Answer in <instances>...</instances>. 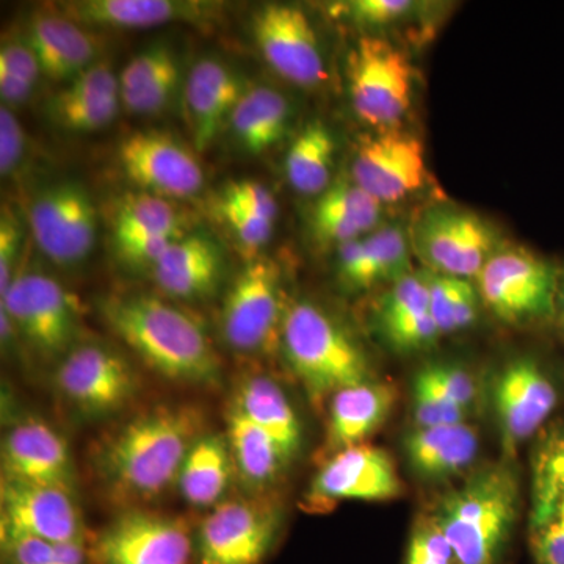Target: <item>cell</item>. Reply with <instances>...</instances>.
<instances>
[{"mask_svg":"<svg viewBox=\"0 0 564 564\" xmlns=\"http://www.w3.org/2000/svg\"><path fill=\"white\" fill-rule=\"evenodd\" d=\"M202 429L195 408L163 406L139 415L102 448L104 481L120 500L154 499L180 478Z\"/></svg>","mask_w":564,"mask_h":564,"instance_id":"1","label":"cell"},{"mask_svg":"<svg viewBox=\"0 0 564 564\" xmlns=\"http://www.w3.org/2000/svg\"><path fill=\"white\" fill-rule=\"evenodd\" d=\"M104 318L155 372L184 383L217 380L220 362L202 325L165 300L147 293L111 296Z\"/></svg>","mask_w":564,"mask_h":564,"instance_id":"2","label":"cell"},{"mask_svg":"<svg viewBox=\"0 0 564 564\" xmlns=\"http://www.w3.org/2000/svg\"><path fill=\"white\" fill-rule=\"evenodd\" d=\"M521 507L514 470L491 464L475 470L459 488L445 494L432 513L458 564H499Z\"/></svg>","mask_w":564,"mask_h":564,"instance_id":"3","label":"cell"},{"mask_svg":"<svg viewBox=\"0 0 564 564\" xmlns=\"http://www.w3.org/2000/svg\"><path fill=\"white\" fill-rule=\"evenodd\" d=\"M281 340L289 366L315 404L373 380L359 344L313 303H293L285 311Z\"/></svg>","mask_w":564,"mask_h":564,"instance_id":"4","label":"cell"},{"mask_svg":"<svg viewBox=\"0 0 564 564\" xmlns=\"http://www.w3.org/2000/svg\"><path fill=\"white\" fill-rule=\"evenodd\" d=\"M560 267L524 247H502L477 274L481 302L514 326L555 322Z\"/></svg>","mask_w":564,"mask_h":564,"instance_id":"5","label":"cell"},{"mask_svg":"<svg viewBox=\"0 0 564 564\" xmlns=\"http://www.w3.org/2000/svg\"><path fill=\"white\" fill-rule=\"evenodd\" d=\"M347 74L359 120L378 131L397 128L414 96V70L406 55L389 41L362 36L348 55Z\"/></svg>","mask_w":564,"mask_h":564,"instance_id":"6","label":"cell"},{"mask_svg":"<svg viewBox=\"0 0 564 564\" xmlns=\"http://www.w3.org/2000/svg\"><path fill=\"white\" fill-rule=\"evenodd\" d=\"M411 248L426 272L470 280L502 248L491 223L473 210L434 206L423 212L411 232Z\"/></svg>","mask_w":564,"mask_h":564,"instance_id":"7","label":"cell"},{"mask_svg":"<svg viewBox=\"0 0 564 564\" xmlns=\"http://www.w3.org/2000/svg\"><path fill=\"white\" fill-rule=\"evenodd\" d=\"M93 564H193L195 540L182 519L147 511L118 516L88 541Z\"/></svg>","mask_w":564,"mask_h":564,"instance_id":"8","label":"cell"},{"mask_svg":"<svg viewBox=\"0 0 564 564\" xmlns=\"http://www.w3.org/2000/svg\"><path fill=\"white\" fill-rule=\"evenodd\" d=\"M281 516L261 500L218 505L199 527L193 564H262L273 551Z\"/></svg>","mask_w":564,"mask_h":564,"instance_id":"9","label":"cell"},{"mask_svg":"<svg viewBox=\"0 0 564 564\" xmlns=\"http://www.w3.org/2000/svg\"><path fill=\"white\" fill-rule=\"evenodd\" d=\"M2 311L18 333L43 355H68L76 340V306L61 282L47 274L18 273L2 296Z\"/></svg>","mask_w":564,"mask_h":564,"instance_id":"10","label":"cell"},{"mask_svg":"<svg viewBox=\"0 0 564 564\" xmlns=\"http://www.w3.org/2000/svg\"><path fill=\"white\" fill-rule=\"evenodd\" d=\"M281 274L270 259L248 263L223 306L226 343L242 352L265 351L281 337Z\"/></svg>","mask_w":564,"mask_h":564,"instance_id":"11","label":"cell"},{"mask_svg":"<svg viewBox=\"0 0 564 564\" xmlns=\"http://www.w3.org/2000/svg\"><path fill=\"white\" fill-rule=\"evenodd\" d=\"M29 223L36 247L55 265H77L95 247L98 214L88 192L76 182L41 192L29 210Z\"/></svg>","mask_w":564,"mask_h":564,"instance_id":"12","label":"cell"},{"mask_svg":"<svg viewBox=\"0 0 564 564\" xmlns=\"http://www.w3.org/2000/svg\"><path fill=\"white\" fill-rule=\"evenodd\" d=\"M492 402L505 454L511 455L554 414L558 386L543 362L521 356L497 375Z\"/></svg>","mask_w":564,"mask_h":564,"instance_id":"13","label":"cell"},{"mask_svg":"<svg viewBox=\"0 0 564 564\" xmlns=\"http://www.w3.org/2000/svg\"><path fill=\"white\" fill-rule=\"evenodd\" d=\"M252 32L263 61L282 79L304 88L326 80L321 41L300 7L269 3L256 13Z\"/></svg>","mask_w":564,"mask_h":564,"instance_id":"14","label":"cell"},{"mask_svg":"<svg viewBox=\"0 0 564 564\" xmlns=\"http://www.w3.org/2000/svg\"><path fill=\"white\" fill-rule=\"evenodd\" d=\"M350 177L381 204L402 202L425 184V148L397 128L364 135L356 144Z\"/></svg>","mask_w":564,"mask_h":564,"instance_id":"15","label":"cell"},{"mask_svg":"<svg viewBox=\"0 0 564 564\" xmlns=\"http://www.w3.org/2000/svg\"><path fill=\"white\" fill-rule=\"evenodd\" d=\"M403 492V481L392 456L369 444L337 452L311 484L306 500L313 510H325L343 500L383 502Z\"/></svg>","mask_w":564,"mask_h":564,"instance_id":"16","label":"cell"},{"mask_svg":"<svg viewBox=\"0 0 564 564\" xmlns=\"http://www.w3.org/2000/svg\"><path fill=\"white\" fill-rule=\"evenodd\" d=\"M57 388L80 413L102 417L131 402L137 380L131 366L118 352L82 345L73 348L58 366Z\"/></svg>","mask_w":564,"mask_h":564,"instance_id":"17","label":"cell"},{"mask_svg":"<svg viewBox=\"0 0 564 564\" xmlns=\"http://www.w3.org/2000/svg\"><path fill=\"white\" fill-rule=\"evenodd\" d=\"M0 536H32L50 543L87 541L69 489L2 478Z\"/></svg>","mask_w":564,"mask_h":564,"instance_id":"18","label":"cell"},{"mask_svg":"<svg viewBox=\"0 0 564 564\" xmlns=\"http://www.w3.org/2000/svg\"><path fill=\"white\" fill-rule=\"evenodd\" d=\"M120 162L133 184L161 198H188L204 184L195 154L161 131L135 132L122 140Z\"/></svg>","mask_w":564,"mask_h":564,"instance_id":"19","label":"cell"},{"mask_svg":"<svg viewBox=\"0 0 564 564\" xmlns=\"http://www.w3.org/2000/svg\"><path fill=\"white\" fill-rule=\"evenodd\" d=\"M2 473L7 480L73 488L68 445L47 423L28 419L3 437Z\"/></svg>","mask_w":564,"mask_h":564,"instance_id":"20","label":"cell"},{"mask_svg":"<svg viewBox=\"0 0 564 564\" xmlns=\"http://www.w3.org/2000/svg\"><path fill=\"white\" fill-rule=\"evenodd\" d=\"M25 43L35 54L41 73L54 80L69 82L98 61L104 47L101 36L57 11L33 14Z\"/></svg>","mask_w":564,"mask_h":564,"instance_id":"21","label":"cell"},{"mask_svg":"<svg viewBox=\"0 0 564 564\" xmlns=\"http://www.w3.org/2000/svg\"><path fill=\"white\" fill-rule=\"evenodd\" d=\"M245 91L242 77L226 63L203 58L193 65L184 95L185 115L196 150L210 147Z\"/></svg>","mask_w":564,"mask_h":564,"instance_id":"22","label":"cell"},{"mask_svg":"<svg viewBox=\"0 0 564 564\" xmlns=\"http://www.w3.org/2000/svg\"><path fill=\"white\" fill-rule=\"evenodd\" d=\"M217 7L193 0H77L61 3L58 11L85 28L148 29L207 21Z\"/></svg>","mask_w":564,"mask_h":564,"instance_id":"23","label":"cell"},{"mask_svg":"<svg viewBox=\"0 0 564 564\" xmlns=\"http://www.w3.org/2000/svg\"><path fill=\"white\" fill-rule=\"evenodd\" d=\"M478 433L466 422L423 426L404 436L403 452L411 473L422 481L451 480L478 455Z\"/></svg>","mask_w":564,"mask_h":564,"instance_id":"24","label":"cell"},{"mask_svg":"<svg viewBox=\"0 0 564 564\" xmlns=\"http://www.w3.org/2000/svg\"><path fill=\"white\" fill-rule=\"evenodd\" d=\"M395 400V386L377 380L334 393L326 425V452L334 455L362 444L388 422Z\"/></svg>","mask_w":564,"mask_h":564,"instance_id":"25","label":"cell"},{"mask_svg":"<svg viewBox=\"0 0 564 564\" xmlns=\"http://www.w3.org/2000/svg\"><path fill=\"white\" fill-rule=\"evenodd\" d=\"M381 204L351 177H340L315 203V236L325 243L340 245L369 236L377 229Z\"/></svg>","mask_w":564,"mask_h":564,"instance_id":"26","label":"cell"},{"mask_svg":"<svg viewBox=\"0 0 564 564\" xmlns=\"http://www.w3.org/2000/svg\"><path fill=\"white\" fill-rule=\"evenodd\" d=\"M221 252L209 237L184 236L174 240L152 269L155 284L166 295L192 300L214 291L221 273Z\"/></svg>","mask_w":564,"mask_h":564,"instance_id":"27","label":"cell"},{"mask_svg":"<svg viewBox=\"0 0 564 564\" xmlns=\"http://www.w3.org/2000/svg\"><path fill=\"white\" fill-rule=\"evenodd\" d=\"M180 84L176 55L165 44H154L129 61L120 74L121 102L137 115L165 109Z\"/></svg>","mask_w":564,"mask_h":564,"instance_id":"28","label":"cell"},{"mask_svg":"<svg viewBox=\"0 0 564 564\" xmlns=\"http://www.w3.org/2000/svg\"><path fill=\"white\" fill-rule=\"evenodd\" d=\"M234 408L272 437L285 464L295 458L302 448V425L276 381L261 375L247 378L240 384Z\"/></svg>","mask_w":564,"mask_h":564,"instance_id":"29","label":"cell"},{"mask_svg":"<svg viewBox=\"0 0 564 564\" xmlns=\"http://www.w3.org/2000/svg\"><path fill=\"white\" fill-rule=\"evenodd\" d=\"M229 120L245 150L251 154H262L288 133L291 104L274 88H247Z\"/></svg>","mask_w":564,"mask_h":564,"instance_id":"30","label":"cell"},{"mask_svg":"<svg viewBox=\"0 0 564 564\" xmlns=\"http://www.w3.org/2000/svg\"><path fill=\"white\" fill-rule=\"evenodd\" d=\"M218 436H202L182 464V496L193 507H210L220 500L231 475V448Z\"/></svg>","mask_w":564,"mask_h":564,"instance_id":"31","label":"cell"},{"mask_svg":"<svg viewBox=\"0 0 564 564\" xmlns=\"http://www.w3.org/2000/svg\"><path fill=\"white\" fill-rule=\"evenodd\" d=\"M336 141L323 121L307 122L285 155V174L302 195H322L332 182Z\"/></svg>","mask_w":564,"mask_h":564,"instance_id":"32","label":"cell"},{"mask_svg":"<svg viewBox=\"0 0 564 564\" xmlns=\"http://www.w3.org/2000/svg\"><path fill=\"white\" fill-rule=\"evenodd\" d=\"M228 444L237 469L248 484H272L284 469L276 443L237 408L228 417Z\"/></svg>","mask_w":564,"mask_h":564,"instance_id":"33","label":"cell"},{"mask_svg":"<svg viewBox=\"0 0 564 564\" xmlns=\"http://www.w3.org/2000/svg\"><path fill=\"white\" fill-rule=\"evenodd\" d=\"M184 237V218L172 204L151 193L128 195L121 199L113 218V237Z\"/></svg>","mask_w":564,"mask_h":564,"instance_id":"34","label":"cell"},{"mask_svg":"<svg viewBox=\"0 0 564 564\" xmlns=\"http://www.w3.org/2000/svg\"><path fill=\"white\" fill-rule=\"evenodd\" d=\"M564 505V423L549 430L533 456L532 519Z\"/></svg>","mask_w":564,"mask_h":564,"instance_id":"35","label":"cell"},{"mask_svg":"<svg viewBox=\"0 0 564 564\" xmlns=\"http://www.w3.org/2000/svg\"><path fill=\"white\" fill-rule=\"evenodd\" d=\"M2 564H93L88 541L50 543L32 536H0Z\"/></svg>","mask_w":564,"mask_h":564,"instance_id":"36","label":"cell"},{"mask_svg":"<svg viewBox=\"0 0 564 564\" xmlns=\"http://www.w3.org/2000/svg\"><path fill=\"white\" fill-rule=\"evenodd\" d=\"M413 419L415 429L423 426L451 425L466 422L467 414L463 408L445 395L425 367L419 370L413 381Z\"/></svg>","mask_w":564,"mask_h":564,"instance_id":"37","label":"cell"},{"mask_svg":"<svg viewBox=\"0 0 564 564\" xmlns=\"http://www.w3.org/2000/svg\"><path fill=\"white\" fill-rule=\"evenodd\" d=\"M121 96L99 101L52 104L47 106L52 120L70 132H95L106 128L117 118Z\"/></svg>","mask_w":564,"mask_h":564,"instance_id":"38","label":"cell"},{"mask_svg":"<svg viewBox=\"0 0 564 564\" xmlns=\"http://www.w3.org/2000/svg\"><path fill=\"white\" fill-rule=\"evenodd\" d=\"M425 313H430L429 284L423 273H410L402 280L392 282L391 289L381 300L378 322L380 325H386V323Z\"/></svg>","mask_w":564,"mask_h":564,"instance_id":"39","label":"cell"},{"mask_svg":"<svg viewBox=\"0 0 564 564\" xmlns=\"http://www.w3.org/2000/svg\"><path fill=\"white\" fill-rule=\"evenodd\" d=\"M340 281L351 291H366L380 282L377 252L370 236L337 247Z\"/></svg>","mask_w":564,"mask_h":564,"instance_id":"40","label":"cell"},{"mask_svg":"<svg viewBox=\"0 0 564 564\" xmlns=\"http://www.w3.org/2000/svg\"><path fill=\"white\" fill-rule=\"evenodd\" d=\"M121 96L120 79L115 76L109 62H96L90 68L82 70L79 76L66 82L52 104H77L99 101V99Z\"/></svg>","mask_w":564,"mask_h":564,"instance_id":"41","label":"cell"},{"mask_svg":"<svg viewBox=\"0 0 564 564\" xmlns=\"http://www.w3.org/2000/svg\"><path fill=\"white\" fill-rule=\"evenodd\" d=\"M406 564H458L454 547L432 513L422 514L411 530Z\"/></svg>","mask_w":564,"mask_h":564,"instance_id":"42","label":"cell"},{"mask_svg":"<svg viewBox=\"0 0 564 564\" xmlns=\"http://www.w3.org/2000/svg\"><path fill=\"white\" fill-rule=\"evenodd\" d=\"M221 220L228 225L234 236L247 250L258 251L273 236L274 221L267 220L258 212L248 209L242 204L220 198L217 206Z\"/></svg>","mask_w":564,"mask_h":564,"instance_id":"43","label":"cell"},{"mask_svg":"<svg viewBox=\"0 0 564 564\" xmlns=\"http://www.w3.org/2000/svg\"><path fill=\"white\" fill-rule=\"evenodd\" d=\"M381 333L397 351L413 352L426 350L437 343L443 334L437 328L432 314H417L402 321L386 323Z\"/></svg>","mask_w":564,"mask_h":564,"instance_id":"44","label":"cell"},{"mask_svg":"<svg viewBox=\"0 0 564 564\" xmlns=\"http://www.w3.org/2000/svg\"><path fill=\"white\" fill-rule=\"evenodd\" d=\"M430 292V314L441 334L455 333V311L469 280L423 272Z\"/></svg>","mask_w":564,"mask_h":564,"instance_id":"45","label":"cell"},{"mask_svg":"<svg viewBox=\"0 0 564 564\" xmlns=\"http://www.w3.org/2000/svg\"><path fill=\"white\" fill-rule=\"evenodd\" d=\"M530 538L538 564H564V505L530 519Z\"/></svg>","mask_w":564,"mask_h":564,"instance_id":"46","label":"cell"},{"mask_svg":"<svg viewBox=\"0 0 564 564\" xmlns=\"http://www.w3.org/2000/svg\"><path fill=\"white\" fill-rule=\"evenodd\" d=\"M434 383L443 389L445 395L467 414L477 402L478 391L473 375L458 364L437 362L425 367Z\"/></svg>","mask_w":564,"mask_h":564,"instance_id":"47","label":"cell"},{"mask_svg":"<svg viewBox=\"0 0 564 564\" xmlns=\"http://www.w3.org/2000/svg\"><path fill=\"white\" fill-rule=\"evenodd\" d=\"M20 223L9 207H3L0 218V295H6L17 278V261L21 252Z\"/></svg>","mask_w":564,"mask_h":564,"instance_id":"48","label":"cell"},{"mask_svg":"<svg viewBox=\"0 0 564 564\" xmlns=\"http://www.w3.org/2000/svg\"><path fill=\"white\" fill-rule=\"evenodd\" d=\"M113 240L121 261L133 267H150L151 270L174 242V239L158 236L113 237Z\"/></svg>","mask_w":564,"mask_h":564,"instance_id":"49","label":"cell"},{"mask_svg":"<svg viewBox=\"0 0 564 564\" xmlns=\"http://www.w3.org/2000/svg\"><path fill=\"white\" fill-rule=\"evenodd\" d=\"M25 151V133L21 122L7 106L0 109V173L17 172Z\"/></svg>","mask_w":564,"mask_h":564,"instance_id":"50","label":"cell"},{"mask_svg":"<svg viewBox=\"0 0 564 564\" xmlns=\"http://www.w3.org/2000/svg\"><path fill=\"white\" fill-rule=\"evenodd\" d=\"M408 0H355L347 6L351 20L364 25H388L399 21L408 11L413 10Z\"/></svg>","mask_w":564,"mask_h":564,"instance_id":"51","label":"cell"},{"mask_svg":"<svg viewBox=\"0 0 564 564\" xmlns=\"http://www.w3.org/2000/svg\"><path fill=\"white\" fill-rule=\"evenodd\" d=\"M223 198L231 199L248 207V209L258 212L267 220L276 221L278 204L273 193L256 181L232 182L223 192Z\"/></svg>","mask_w":564,"mask_h":564,"instance_id":"52","label":"cell"},{"mask_svg":"<svg viewBox=\"0 0 564 564\" xmlns=\"http://www.w3.org/2000/svg\"><path fill=\"white\" fill-rule=\"evenodd\" d=\"M0 70L21 77L33 85L41 74L40 63L25 41H9L3 44L0 51Z\"/></svg>","mask_w":564,"mask_h":564,"instance_id":"53","label":"cell"},{"mask_svg":"<svg viewBox=\"0 0 564 564\" xmlns=\"http://www.w3.org/2000/svg\"><path fill=\"white\" fill-rule=\"evenodd\" d=\"M33 84L13 76V74L0 70V95L3 101L9 104H21L31 98Z\"/></svg>","mask_w":564,"mask_h":564,"instance_id":"54","label":"cell"},{"mask_svg":"<svg viewBox=\"0 0 564 564\" xmlns=\"http://www.w3.org/2000/svg\"><path fill=\"white\" fill-rule=\"evenodd\" d=\"M555 323L564 332V267H560L558 293H556Z\"/></svg>","mask_w":564,"mask_h":564,"instance_id":"55","label":"cell"}]
</instances>
